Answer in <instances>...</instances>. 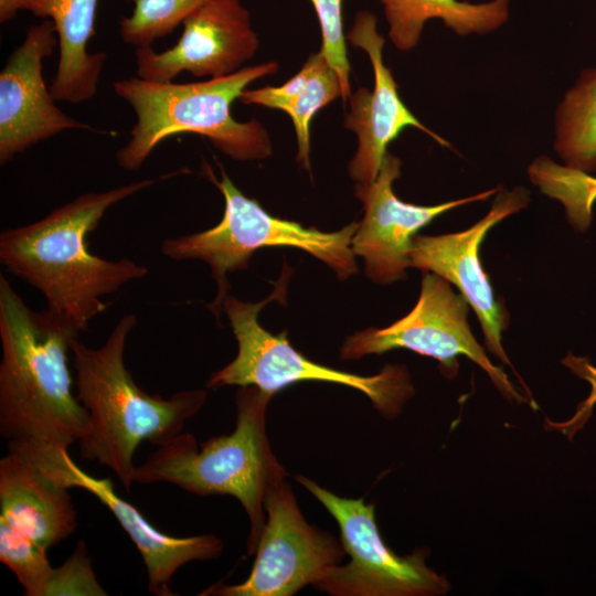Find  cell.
<instances>
[{
	"label": "cell",
	"instance_id": "obj_21",
	"mask_svg": "<svg viewBox=\"0 0 596 596\" xmlns=\"http://www.w3.org/2000/svg\"><path fill=\"white\" fill-rule=\"evenodd\" d=\"M554 150L564 164L596 172V68H585L557 106Z\"/></svg>",
	"mask_w": 596,
	"mask_h": 596
},
{
	"label": "cell",
	"instance_id": "obj_22",
	"mask_svg": "<svg viewBox=\"0 0 596 596\" xmlns=\"http://www.w3.org/2000/svg\"><path fill=\"white\" fill-rule=\"evenodd\" d=\"M528 175L541 193L564 206L566 217L575 230L584 232L590 226L596 201V177L558 164L544 155L530 163Z\"/></svg>",
	"mask_w": 596,
	"mask_h": 596
},
{
	"label": "cell",
	"instance_id": "obj_28",
	"mask_svg": "<svg viewBox=\"0 0 596 596\" xmlns=\"http://www.w3.org/2000/svg\"><path fill=\"white\" fill-rule=\"evenodd\" d=\"M28 0H0V22L12 20L20 10H24Z\"/></svg>",
	"mask_w": 596,
	"mask_h": 596
},
{
	"label": "cell",
	"instance_id": "obj_20",
	"mask_svg": "<svg viewBox=\"0 0 596 596\" xmlns=\"http://www.w3.org/2000/svg\"><path fill=\"white\" fill-rule=\"evenodd\" d=\"M389 23V36L400 51L419 42L425 23L440 19L456 34H487L509 18V0L470 3L460 0H381Z\"/></svg>",
	"mask_w": 596,
	"mask_h": 596
},
{
	"label": "cell",
	"instance_id": "obj_11",
	"mask_svg": "<svg viewBox=\"0 0 596 596\" xmlns=\"http://www.w3.org/2000/svg\"><path fill=\"white\" fill-rule=\"evenodd\" d=\"M7 446L22 451L56 483L88 491L113 513L139 551L147 571L148 590L153 595H174L170 583L180 567L192 561L217 558L224 550L223 541L214 534L177 538L159 531L135 505L117 494L110 479L84 471L71 458L68 448L41 441L7 443Z\"/></svg>",
	"mask_w": 596,
	"mask_h": 596
},
{
	"label": "cell",
	"instance_id": "obj_27",
	"mask_svg": "<svg viewBox=\"0 0 596 596\" xmlns=\"http://www.w3.org/2000/svg\"><path fill=\"white\" fill-rule=\"evenodd\" d=\"M562 363L590 385L589 395L579 403L576 412L570 419L563 423H552L547 419L549 426L560 430L568 438H572L592 416L594 405L596 404V366L593 365L588 359L576 356L571 353L562 360Z\"/></svg>",
	"mask_w": 596,
	"mask_h": 596
},
{
	"label": "cell",
	"instance_id": "obj_16",
	"mask_svg": "<svg viewBox=\"0 0 596 596\" xmlns=\"http://www.w3.org/2000/svg\"><path fill=\"white\" fill-rule=\"evenodd\" d=\"M351 45L366 52L374 73L372 91L363 87L350 96V110L344 126L358 138V149L349 162V175L356 183H369L377 177L387 146L407 127L417 128L440 146L450 143L424 126L405 106L397 92L391 70L383 62L385 39L377 31L372 12L360 11L347 33Z\"/></svg>",
	"mask_w": 596,
	"mask_h": 596
},
{
	"label": "cell",
	"instance_id": "obj_14",
	"mask_svg": "<svg viewBox=\"0 0 596 596\" xmlns=\"http://www.w3.org/2000/svg\"><path fill=\"white\" fill-rule=\"evenodd\" d=\"M177 44L163 52L136 47L139 78L172 82L180 73L210 78L230 75L253 58L259 40L241 0H209L183 21Z\"/></svg>",
	"mask_w": 596,
	"mask_h": 596
},
{
	"label": "cell",
	"instance_id": "obj_25",
	"mask_svg": "<svg viewBox=\"0 0 596 596\" xmlns=\"http://www.w3.org/2000/svg\"><path fill=\"white\" fill-rule=\"evenodd\" d=\"M318 17L321 31L320 52L338 73L342 85V99L351 96V67L347 53V36L343 29V0H310Z\"/></svg>",
	"mask_w": 596,
	"mask_h": 596
},
{
	"label": "cell",
	"instance_id": "obj_13",
	"mask_svg": "<svg viewBox=\"0 0 596 596\" xmlns=\"http://www.w3.org/2000/svg\"><path fill=\"white\" fill-rule=\"evenodd\" d=\"M401 160L387 152L375 180L355 185V195L363 204L364 215L352 237V249L354 255L363 257L366 276L381 285L406 277L413 240L419 230L450 210L487 200L500 189L499 185L436 205L407 203L393 191V183L401 175Z\"/></svg>",
	"mask_w": 596,
	"mask_h": 596
},
{
	"label": "cell",
	"instance_id": "obj_8",
	"mask_svg": "<svg viewBox=\"0 0 596 596\" xmlns=\"http://www.w3.org/2000/svg\"><path fill=\"white\" fill-rule=\"evenodd\" d=\"M295 479L334 518L350 558L313 586L318 590L331 596H437L449 590L446 577L427 566L424 550L401 556L384 543L374 503L339 497L302 475Z\"/></svg>",
	"mask_w": 596,
	"mask_h": 596
},
{
	"label": "cell",
	"instance_id": "obj_26",
	"mask_svg": "<svg viewBox=\"0 0 596 596\" xmlns=\"http://www.w3.org/2000/svg\"><path fill=\"white\" fill-rule=\"evenodd\" d=\"M96 578L85 542L79 540L71 556L53 567L44 596H106Z\"/></svg>",
	"mask_w": 596,
	"mask_h": 596
},
{
	"label": "cell",
	"instance_id": "obj_15",
	"mask_svg": "<svg viewBox=\"0 0 596 596\" xmlns=\"http://www.w3.org/2000/svg\"><path fill=\"white\" fill-rule=\"evenodd\" d=\"M51 20L29 28L0 73V163L63 130L91 126L63 113L43 78V61L57 41Z\"/></svg>",
	"mask_w": 596,
	"mask_h": 596
},
{
	"label": "cell",
	"instance_id": "obj_9",
	"mask_svg": "<svg viewBox=\"0 0 596 596\" xmlns=\"http://www.w3.org/2000/svg\"><path fill=\"white\" fill-rule=\"evenodd\" d=\"M445 278L423 272L422 287L414 308L385 328H368L347 338L340 349L342 360H358L407 349L439 362L441 372L456 374L457 358L465 355L478 364L507 397L528 402L507 374L487 356L468 323V302L457 295Z\"/></svg>",
	"mask_w": 596,
	"mask_h": 596
},
{
	"label": "cell",
	"instance_id": "obj_19",
	"mask_svg": "<svg viewBox=\"0 0 596 596\" xmlns=\"http://www.w3.org/2000/svg\"><path fill=\"white\" fill-rule=\"evenodd\" d=\"M338 73L320 51L311 53L300 71L279 86L245 89L240 100L245 105H259L286 113L297 138V161L310 171V123L316 114L342 98Z\"/></svg>",
	"mask_w": 596,
	"mask_h": 596
},
{
	"label": "cell",
	"instance_id": "obj_4",
	"mask_svg": "<svg viewBox=\"0 0 596 596\" xmlns=\"http://www.w3.org/2000/svg\"><path fill=\"white\" fill-rule=\"evenodd\" d=\"M273 396L256 386H238L232 433L213 436L200 448L192 434L180 433L136 466L134 482H167L201 497L237 499L249 520L247 554H255L266 522V501L288 476L266 430Z\"/></svg>",
	"mask_w": 596,
	"mask_h": 596
},
{
	"label": "cell",
	"instance_id": "obj_5",
	"mask_svg": "<svg viewBox=\"0 0 596 596\" xmlns=\"http://www.w3.org/2000/svg\"><path fill=\"white\" fill-rule=\"evenodd\" d=\"M277 70L276 62H266L203 82L178 84L138 76L115 82V94L136 115L130 139L115 155L117 164L138 170L161 141L180 132L201 135L237 161L272 156V140L264 126L256 119L237 121L231 105L252 82Z\"/></svg>",
	"mask_w": 596,
	"mask_h": 596
},
{
	"label": "cell",
	"instance_id": "obj_10",
	"mask_svg": "<svg viewBox=\"0 0 596 596\" xmlns=\"http://www.w3.org/2000/svg\"><path fill=\"white\" fill-rule=\"evenodd\" d=\"M341 540L310 524L284 481L266 501V522L247 578L215 583L201 596H292L316 586L345 556Z\"/></svg>",
	"mask_w": 596,
	"mask_h": 596
},
{
	"label": "cell",
	"instance_id": "obj_2",
	"mask_svg": "<svg viewBox=\"0 0 596 596\" xmlns=\"http://www.w3.org/2000/svg\"><path fill=\"white\" fill-rule=\"evenodd\" d=\"M77 336L46 309L29 308L0 275V435L7 443L68 448L88 433L68 368Z\"/></svg>",
	"mask_w": 596,
	"mask_h": 596
},
{
	"label": "cell",
	"instance_id": "obj_17",
	"mask_svg": "<svg viewBox=\"0 0 596 596\" xmlns=\"http://www.w3.org/2000/svg\"><path fill=\"white\" fill-rule=\"evenodd\" d=\"M0 459V517L49 550L77 526L68 489L14 447Z\"/></svg>",
	"mask_w": 596,
	"mask_h": 596
},
{
	"label": "cell",
	"instance_id": "obj_3",
	"mask_svg": "<svg viewBox=\"0 0 596 596\" xmlns=\"http://www.w3.org/2000/svg\"><path fill=\"white\" fill-rule=\"evenodd\" d=\"M137 324L134 313L123 316L105 343L89 348L77 338L71 349L76 397L89 419L78 441L83 459L110 468L129 492L134 483V455L147 440L160 446L183 432L207 400L205 390H183L168 398L148 394L125 366L127 338Z\"/></svg>",
	"mask_w": 596,
	"mask_h": 596
},
{
	"label": "cell",
	"instance_id": "obj_7",
	"mask_svg": "<svg viewBox=\"0 0 596 596\" xmlns=\"http://www.w3.org/2000/svg\"><path fill=\"white\" fill-rule=\"evenodd\" d=\"M291 274L292 269L285 264L273 292L263 301L246 302L230 295L225 297L223 311L237 341V354L211 374L206 387L252 385L275 395L298 382L334 383L362 392L384 417L397 416L414 395L405 366L386 364L379 373L368 376L333 369L308 359L295 349L286 331L275 334L258 322V315L268 302L286 304Z\"/></svg>",
	"mask_w": 596,
	"mask_h": 596
},
{
	"label": "cell",
	"instance_id": "obj_23",
	"mask_svg": "<svg viewBox=\"0 0 596 596\" xmlns=\"http://www.w3.org/2000/svg\"><path fill=\"white\" fill-rule=\"evenodd\" d=\"M209 0H134L129 17L119 20L123 41L136 47L151 44L168 34Z\"/></svg>",
	"mask_w": 596,
	"mask_h": 596
},
{
	"label": "cell",
	"instance_id": "obj_1",
	"mask_svg": "<svg viewBox=\"0 0 596 596\" xmlns=\"http://www.w3.org/2000/svg\"><path fill=\"white\" fill-rule=\"evenodd\" d=\"M143 179L103 192H87L28 225L0 234V259L36 288L46 310L79 333L109 306L104 296L140 279L148 268L128 258L108 260L88 251L87 235L118 202L151 187Z\"/></svg>",
	"mask_w": 596,
	"mask_h": 596
},
{
	"label": "cell",
	"instance_id": "obj_6",
	"mask_svg": "<svg viewBox=\"0 0 596 596\" xmlns=\"http://www.w3.org/2000/svg\"><path fill=\"white\" fill-rule=\"evenodd\" d=\"M204 174L224 198L220 223L195 234L166 238L161 253L174 260L200 259L211 268L217 292L207 308L221 322L223 301L231 289L227 275L248 267L252 255L264 247L302 249L326 263L340 280L358 273L352 237L359 223L352 222L337 232H322L298 222L276 217L254 199L243 194L222 166L217 180L212 168L204 163Z\"/></svg>",
	"mask_w": 596,
	"mask_h": 596
},
{
	"label": "cell",
	"instance_id": "obj_18",
	"mask_svg": "<svg viewBox=\"0 0 596 596\" xmlns=\"http://www.w3.org/2000/svg\"><path fill=\"white\" fill-rule=\"evenodd\" d=\"M98 0H28L25 11L49 18L57 34L60 58L50 92L55 100L79 104L97 92L106 60L104 52L88 53L95 33Z\"/></svg>",
	"mask_w": 596,
	"mask_h": 596
},
{
	"label": "cell",
	"instance_id": "obj_12",
	"mask_svg": "<svg viewBox=\"0 0 596 596\" xmlns=\"http://www.w3.org/2000/svg\"><path fill=\"white\" fill-rule=\"evenodd\" d=\"M529 201L524 187L511 191L500 187L490 211L476 224L460 232L415 236L409 252V267L434 273L458 288L478 317L488 350L508 365L511 362L502 347V331L509 316L494 297L479 249L491 227L526 207Z\"/></svg>",
	"mask_w": 596,
	"mask_h": 596
},
{
	"label": "cell",
	"instance_id": "obj_24",
	"mask_svg": "<svg viewBox=\"0 0 596 596\" xmlns=\"http://www.w3.org/2000/svg\"><path fill=\"white\" fill-rule=\"evenodd\" d=\"M46 552L0 517V561L17 576L25 596H44L53 570Z\"/></svg>",
	"mask_w": 596,
	"mask_h": 596
}]
</instances>
